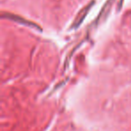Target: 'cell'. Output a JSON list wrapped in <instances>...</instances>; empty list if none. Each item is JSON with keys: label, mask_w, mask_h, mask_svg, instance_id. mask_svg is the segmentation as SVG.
Instances as JSON below:
<instances>
[{"label": "cell", "mask_w": 131, "mask_h": 131, "mask_svg": "<svg viewBox=\"0 0 131 131\" xmlns=\"http://www.w3.org/2000/svg\"><path fill=\"white\" fill-rule=\"evenodd\" d=\"M2 17L8 18L9 20H12V21H16V23H21V24H23V25H28V26H32V28H35V29H40V28H39V26H37V25H35L34 23H30V21H25L24 19H23V18L19 17V16H17V15H14V14H7V13H4L3 15H2Z\"/></svg>", "instance_id": "1"}, {"label": "cell", "mask_w": 131, "mask_h": 131, "mask_svg": "<svg viewBox=\"0 0 131 131\" xmlns=\"http://www.w3.org/2000/svg\"><path fill=\"white\" fill-rule=\"evenodd\" d=\"M92 4H93V3H91V4H90V5H88V6L86 7V8L84 10V12H83V14L80 16V18H78V19H76V21H75V24L73 25V27H74V28H77V26H78V25H80L81 23H82V21H84V17H85L86 14H87L88 11H89V10H90V8H91Z\"/></svg>", "instance_id": "2"}]
</instances>
